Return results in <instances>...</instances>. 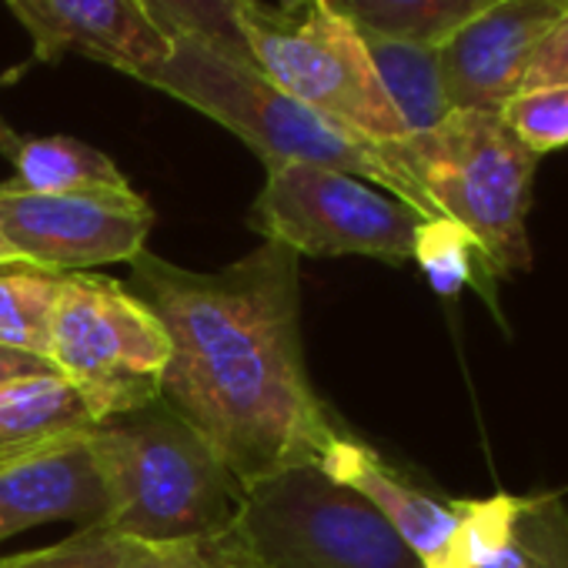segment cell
Wrapping results in <instances>:
<instances>
[{
  "mask_svg": "<svg viewBox=\"0 0 568 568\" xmlns=\"http://www.w3.org/2000/svg\"><path fill=\"white\" fill-rule=\"evenodd\" d=\"M295 257L264 244L214 274L134 257L144 305L171 342L161 402L241 488L318 465L338 435L305 372Z\"/></svg>",
  "mask_w": 568,
  "mask_h": 568,
  "instance_id": "1",
  "label": "cell"
},
{
  "mask_svg": "<svg viewBox=\"0 0 568 568\" xmlns=\"http://www.w3.org/2000/svg\"><path fill=\"white\" fill-rule=\"evenodd\" d=\"M88 448L108 498L104 528L148 545L234 538L244 488L164 402L91 425Z\"/></svg>",
  "mask_w": 568,
  "mask_h": 568,
  "instance_id": "2",
  "label": "cell"
},
{
  "mask_svg": "<svg viewBox=\"0 0 568 568\" xmlns=\"http://www.w3.org/2000/svg\"><path fill=\"white\" fill-rule=\"evenodd\" d=\"M141 84L158 88L181 104L217 121L237 134L264 168L274 164H318L352 178H362L385 194L408 204L422 221L435 214L415 191V184L385 158L378 141L352 134L335 121L298 104L251 68H237L191 41H174L171 54L154 64Z\"/></svg>",
  "mask_w": 568,
  "mask_h": 568,
  "instance_id": "3",
  "label": "cell"
},
{
  "mask_svg": "<svg viewBox=\"0 0 568 568\" xmlns=\"http://www.w3.org/2000/svg\"><path fill=\"white\" fill-rule=\"evenodd\" d=\"M435 217L462 224L495 274L528 271V211L538 158L491 111H452L442 124L382 141Z\"/></svg>",
  "mask_w": 568,
  "mask_h": 568,
  "instance_id": "4",
  "label": "cell"
},
{
  "mask_svg": "<svg viewBox=\"0 0 568 568\" xmlns=\"http://www.w3.org/2000/svg\"><path fill=\"white\" fill-rule=\"evenodd\" d=\"M241 31L254 71L298 104L378 144L408 134L358 28L328 0H244Z\"/></svg>",
  "mask_w": 568,
  "mask_h": 568,
  "instance_id": "5",
  "label": "cell"
},
{
  "mask_svg": "<svg viewBox=\"0 0 568 568\" xmlns=\"http://www.w3.org/2000/svg\"><path fill=\"white\" fill-rule=\"evenodd\" d=\"M234 545L254 568H422L378 508L318 465L247 485Z\"/></svg>",
  "mask_w": 568,
  "mask_h": 568,
  "instance_id": "6",
  "label": "cell"
},
{
  "mask_svg": "<svg viewBox=\"0 0 568 568\" xmlns=\"http://www.w3.org/2000/svg\"><path fill=\"white\" fill-rule=\"evenodd\" d=\"M171 342L144 298L121 281L74 271L61 281L51 368L98 422L161 402Z\"/></svg>",
  "mask_w": 568,
  "mask_h": 568,
  "instance_id": "7",
  "label": "cell"
},
{
  "mask_svg": "<svg viewBox=\"0 0 568 568\" xmlns=\"http://www.w3.org/2000/svg\"><path fill=\"white\" fill-rule=\"evenodd\" d=\"M247 224L277 247L308 257H415L422 217L382 187L318 164H274Z\"/></svg>",
  "mask_w": 568,
  "mask_h": 568,
  "instance_id": "8",
  "label": "cell"
},
{
  "mask_svg": "<svg viewBox=\"0 0 568 568\" xmlns=\"http://www.w3.org/2000/svg\"><path fill=\"white\" fill-rule=\"evenodd\" d=\"M154 211L134 191L124 197L38 194L0 184V251L21 264L74 274L144 254Z\"/></svg>",
  "mask_w": 568,
  "mask_h": 568,
  "instance_id": "9",
  "label": "cell"
},
{
  "mask_svg": "<svg viewBox=\"0 0 568 568\" xmlns=\"http://www.w3.org/2000/svg\"><path fill=\"white\" fill-rule=\"evenodd\" d=\"M568 0H498L442 48V81L452 111L498 114L518 94L541 44L565 24Z\"/></svg>",
  "mask_w": 568,
  "mask_h": 568,
  "instance_id": "10",
  "label": "cell"
},
{
  "mask_svg": "<svg viewBox=\"0 0 568 568\" xmlns=\"http://www.w3.org/2000/svg\"><path fill=\"white\" fill-rule=\"evenodd\" d=\"M44 64L88 58L121 74L144 78L171 54V38L138 0H4Z\"/></svg>",
  "mask_w": 568,
  "mask_h": 568,
  "instance_id": "11",
  "label": "cell"
},
{
  "mask_svg": "<svg viewBox=\"0 0 568 568\" xmlns=\"http://www.w3.org/2000/svg\"><path fill=\"white\" fill-rule=\"evenodd\" d=\"M318 468L338 485L365 495L422 568H468V501H442L428 495L342 432L325 448Z\"/></svg>",
  "mask_w": 568,
  "mask_h": 568,
  "instance_id": "12",
  "label": "cell"
},
{
  "mask_svg": "<svg viewBox=\"0 0 568 568\" xmlns=\"http://www.w3.org/2000/svg\"><path fill=\"white\" fill-rule=\"evenodd\" d=\"M88 432L0 462V541L44 521H78L81 528L104 521L108 498Z\"/></svg>",
  "mask_w": 568,
  "mask_h": 568,
  "instance_id": "13",
  "label": "cell"
},
{
  "mask_svg": "<svg viewBox=\"0 0 568 568\" xmlns=\"http://www.w3.org/2000/svg\"><path fill=\"white\" fill-rule=\"evenodd\" d=\"M0 154L11 158L18 184L38 194H88V197H124L134 194L121 168L98 148L51 134L24 138L14 128L0 141Z\"/></svg>",
  "mask_w": 568,
  "mask_h": 568,
  "instance_id": "14",
  "label": "cell"
},
{
  "mask_svg": "<svg viewBox=\"0 0 568 568\" xmlns=\"http://www.w3.org/2000/svg\"><path fill=\"white\" fill-rule=\"evenodd\" d=\"M227 541L148 545L124 538L104 525H88L71 538L0 558V568H211L224 558Z\"/></svg>",
  "mask_w": 568,
  "mask_h": 568,
  "instance_id": "15",
  "label": "cell"
},
{
  "mask_svg": "<svg viewBox=\"0 0 568 568\" xmlns=\"http://www.w3.org/2000/svg\"><path fill=\"white\" fill-rule=\"evenodd\" d=\"M91 425L81 395L58 372L0 385V462L84 435Z\"/></svg>",
  "mask_w": 568,
  "mask_h": 568,
  "instance_id": "16",
  "label": "cell"
},
{
  "mask_svg": "<svg viewBox=\"0 0 568 568\" xmlns=\"http://www.w3.org/2000/svg\"><path fill=\"white\" fill-rule=\"evenodd\" d=\"M358 34H362L372 68H375V74L408 134H422L452 114V104L445 98L438 48L395 41V38H382V34H368V31H358Z\"/></svg>",
  "mask_w": 568,
  "mask_h": 568,
  "instance_id": "17",
  "label": "cell"
},
{
  "mask_svg": "<svg viewBox=\"0 0 568 568\" xmlns=\"http://www.w3.org/2000/svg\"><path fill=\"white\" fill-rule=\"evenodd\" d=\"M358 31L442 48L498 0H328Z\"/></svg>",
  "mask_w": 568,
  "mask_h": 568,
  "instance_id": "18",
  "label": "cell"
},
{
  "mask_svg": "<svg viewBox=\"0 0 568 568\" xmlns=\"http://www.w3.org/2000/svg\"><path fill=\"white\" fill-rule=\"evenodd\" d=\"M64 274L34 264H0V348L51 358Z\"/></svg>",
  "mask_w": 568,
  "mask_h": 568,
  "instance_id": "19",
  "label": "cell"
},
{
  "mask_svg": "<svg viewBox=\"0 0 568 568\" xmlns=\"http://www.w3.org/2000/svg\"><path fill=\"white\" fill-rule=\"evenodd\" d=\"M138 4L171 41H191L237 68L254 71V58L241 31L244 0H138Z\"/></svg>",
  "mask_w": 568,
  "mask_h": 568,
  "instance_id": "20",
  "label": "cell"
},
{
  "mask_svg": "<svg viewBox=\"0 0 568 568\" xmlns=\"http://www.w3.org/2000/svg\"><path fill=\"white\" fill-rule=\"evenodd\" d=\"M412 261L422 264L432 288L445 298H455L468 284H478V267L495 274L478 241L448 217H432L418 224Z\"/></svg>",
  "mask_w": 568,
  "mask_h": 568,
  "instance_id": "21",
  "label": "cell"
},
{
  "mask_svg": "<svg viewBox=\"0 0 568 568\" xmlns=\"http://www.w3.org/2000/svg\"><path fill=\"white\" fill-rule=\"evenodd\" d=\"M505 128L535 154H551L568 148V84L518 91L498 111Z\"/></svg>",
  "mask_w": 568,
  "mask_h": 568,
  "instance_id": "22",
  "label": "cell"
},
{
  "mask_svg": "<svg viewBox=\"0 0 568 568\" xmlns=\"http://www.w3.org/2000/svg\"><path fill=\"white\" fill-rule=\"evenodd\" d=\"M525 568H568V511L558 495L525 498L515 518Z\"/></svg>",
  "mask_w": 568,
  "mask_h": 568,
  "instance_id": "23",
  "label": "cell"
},
{
  "mask_svg": "<svg viewBox=\"0 0 568 568\" xmlns=\"http://www.w3.org/2000/svg\"><path fill=\"white\" fill-rule=\"evenodd\" d=\"M568 84V18L565 24L541 44V51L531 58L521 88L518 91H535V88H558Z\"/></svg>",
  "mask_w": 568,
  "mask_h": 568,
  "instance_id": "24",
  "label": "cell"
},
{
  "mask_svg": "<svg viewBox=\"0 0 568 568\" xmlns=\"http://www.w3.org/2000/svg\"><path fill=\"white\" fill-rule=\"evenodd\" d=\"M48 372H54V368H51V362H44V358L0 348V385H4V382H14V378L48 375Z\"/></svg>",
  "mask_w": 568,
  "mask_h": 568,
  "instance_id": "25",
  "label": "cell"
},
{
  "mask_svg": "<svg viewBox=\"0 0 568 568\" xmlns=\"http://www.w3.org/2000/svg\"><path fill=\"white\" fill-rule=\"evenodd\" d=\"M211 568H254V565L241 555V548H237V545H234V538H231V545H227L224 558H221V561H214Z\"/></svg>",
  "mask_w": 568,
  "mask_h": 568,
  "instance_id": "26",
  "label": "cell"
},
{
  "mask_svg": "<svg viewBox=\"0 0 568 568\" xmlns=\"http://www.w3.org/2000/svg\"><path fill=\"white\" fill-rule=\"evenodd\" d=\"M0 264H21V261H14V257H8L4 251H0Z\"/></svg>",
  "mask_w": 568,
  "mask_h": 568,
  "instance_id": "27",
  "label": "cell"
},
{
  "mask_svg": "<svg viewBox=\"0 0 568 568\" xmlns=\"http://www.w3.org/2000/svg\"><path fill=\"white\" fill-rule=\"evenodd\" d=\"M8 131H11V128H8L4 121H0V141H4V138H8Z\"/></svg>",
  "mask_w": 568,
  "mask_h": 568,
  "instance_id": "28",
  "label": "cell"
}]
</instances>
